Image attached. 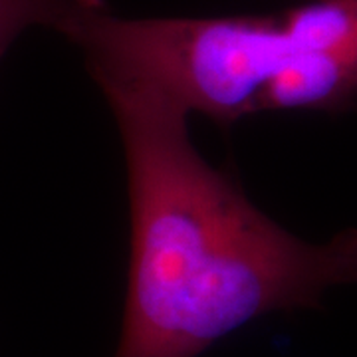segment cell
Masks as SVG:
<instances>
[{"label":"cell","instance_id":"obj_3","mask_svg":"<svg viewBox=\"0 0 357 357\" xmlns=\"http://www.w3.org/2000/svg\"><path fill=\"white\" fill-rule=\"evenodd\" d=\"M357 98V2L342 34L294 58L258 100V112H333Z\"/></svg>","mask_w":357,"mask_h":357},{"label":"cell","instance_id":"obj_2","mask_svg":"<svg viewBox=\"0 0 357 357\" xmlns=\"http://www.w3.org/2000/svg\"><path fill=\"white\" fill-rule=\"evenodd\" d=\"M98 86L151 89L187 114L230 126L258 112L266 86L304 52L316 50V2L278 14L208 18L86 16L66 36Z\"/></svg>","mask_w":357,"mask_h":357},{"label":"cell","instance_id":"obj_5","mask_svg":"<svg viewBox=\"0 0 357 357\" xmlns=\"http://www.w3.org/2000/svg\"><path fill=\"white\" fill-rule=\"evenodd\" d=\"M0 58H2V56H0Z\"/></svg>","mask_w":357,"mask_h":357},{"label":"cell","instance_id":"obj_1","mask_svg":"<svg viewBox=\"0 0 357 357\" xmlns=\"http://www.w3.org/2000/svg\"><path fill=\"white\" fill-rule=\"evenodd\" d=\"M128 163L131 255L115 357H199L272 312L357 282V229L310 244L195 149L189 114L151 89L100 86Z\"/></svg>","mask_w":357,"mask_h":357},{"label":"cell","instance_id":"obj_4","mask_svg":"<svg viewBox=\"0 0 357 357\" xmlns=\"http://www.w3.org/2000/svg\"><path fill=\"white\" fill-rule=\"evenodd\" d=\"M107 8V0H0V56L22 32L44 26L68 36L86 16Z\"/></svg>","mask_w":357,"mask_h":357}]
</instances>
